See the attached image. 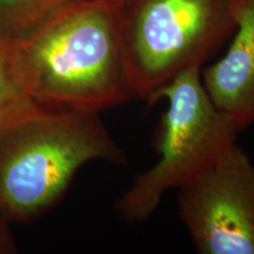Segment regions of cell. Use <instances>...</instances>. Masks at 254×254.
<instances>
[{
    "instance_id": "obj_1",
    "label": "cell",
    "mask_w": 254,
    "mask_h": 254,
    "mask_svg": "<svg viewBox=\"0 0 254 254\" xmlns=\"http://www.w3.org/2000/svg\"><path fill=\"white\" fill-rule=\"evenodd\" d=\"M12 50L25 93L40 106L100 113L133 98L117 8L100 0L69 2Z\"/></svg>"
},
{
    "instance_id": "obj_2",
    "label": "cell",
    "mask_w": 254,
    "mask_h": 254,
    "mask_svg": "<svg viewBox=\"0 0 254 254\" xmlns=\"http://www.w3.org/2000/svg\"><path fill=\"white\" fill-rule=\"evenodd\" d=\"M94 160L127 165L99 113L19 103L0 117V218L11 224L40 217Z\"/></svg>"
},
{
    "instance_id": "obj_3",
    "label": "cell",
    "mask_w": 254,
    "mask_h": 254,
    "mask_svg": "<svg viewBox=\"0 0 254 254\" xmlns=\"http://www.w3.org/2000/svg\"><path fill=\"white\" fill-rule=\"evenodd\" d=\"M117 19L133 98L148 101L233 34L232 0H123Z\"/></svg>"
},
{
    "instance_id": "obj_4",
    "label": "cell",
    "mask_w": 254,
    "mask_h": 254,
    "mask_svg": "<svg viewBox=\"0 0 254 254\" xmlns=\"http://www.w3.org/2000/svg\"><path fill=\"white\" fill-rule=\"evenodd\" d=\"M163 99L167 110L161 119L159 160L135 177L117 201V212L126 221L150 218L168 190L179 189L237 142L239 131L208 98L199 66L176 75L148 103Z\"/></svg>"
},
{
    "instance_id": "obj_5",
    "label": "cell",
    "mask_w": 254,
    "mask_h": 254,
    "mask_svg": "<svg viewBox=\"0 0 254 254\" xmlns=\"http://www.w3.org/2000/svg\"><path fill=\"white\" fill-rule=\"evenodd\" d=\"M178 192L199 253L254 254V164L237 142Z\"/></svg>"
},
{
    "instance_id": "obj_6",
    "label": "cell",
    "mask_w": 254,
    "mask_h": 254,
    "mask_svg": "<svg viewBox=\"0 0 254 254\" xmlns=\"http://www.w3.org/2000/svg\"><path fill=\"white\" fill-rule=\"evenodd\" d=\"M236 30L224 57L201 71L208 98L238 131L254 125V0H232Z\"/></svg>"
},
{
    "instance_id": "obj_7",
    "label": "cell",
    "mask_w": 254,
    "mask_h": 254,
    "mask_svg": "<svg viewBox=\"0 0 254 254\" xmlns=\"http://www.w3.org/2000/svg\"><path fill=\"white\" fill-rule=\"evenodd\" d=\"M74 0H0V40L30 37L59 9Z\"/></svg>"
},
{
    "instance_id": "obj_8",
    "label": "cell",
    "mask_w": 254,
    "mask_h": 254,
    "mask_svg": "<svg viewBox=\"0 0 254 254\" xmlns=\"http://www.w3.org/2000/svg\"><path fill=\"white\" fill-rule=\"evenodd\" d=\"M26 99L30 98L19 79L12 43L0 40V117Z\"/></svg>"
},
{
    "instance_id": "obj_9",
    "label": "cell",
    "mask_w": 254,
    "mask_h": 254,
    "mask_svg": "<svg viewBox=\"0 0 254 254\" xmlns=\"http://www.w3.org/2000/svg\"><path fill=\"white\" fill-rule=\"evenodd\" d=\"M17 253L14 238L9 230V224L0 218V254Z\"/></svg>"
},
{
    "instance_id": "obj_10",
    "label": "cell",
    "mask_w": 254,
    "mask_h": 254,
    "mask_svg": "<svg viewBox=\"0 0 254 254\" xmlns=\"http://www.w3.org/2000/svg\"><path fill=\"white\" fill-rule=\"evenodd\" d=\"M100 1L106 2V4L113 6V7H118V6L122 4L123 0H100Z\"/></svg>"
}]
</instances>
